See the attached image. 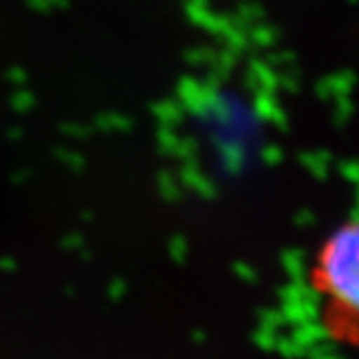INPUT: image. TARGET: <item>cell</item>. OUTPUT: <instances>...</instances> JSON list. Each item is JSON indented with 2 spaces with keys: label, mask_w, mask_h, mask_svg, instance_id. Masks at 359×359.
I'll use <instances>...</instances> for the list:
<instances>
[{
  "label": "cell",
  "mask_w": 359,
  "mask_h": 359,
  "mask_svg": "<svg viewBox=\"0 0 359 359\" xmlns=\"http://www.w3.org/2000/svg\"><path fill=\"white\" fill-rule=\"evenodd\" d=\"M309 283L327 334L359 347V219H347L323 240Z\"/></svg>",
  "instance_id": "1"
}]
</instances>
